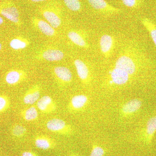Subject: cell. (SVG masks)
<instances>
[{
  "instance_id": "cell-5",
  "label": "cell",
  "mask_w": 156,
  "mask_h": 156,
  "mask_svg": "<svg viewBox=\"0 0 156 156\" xmlns=\"http://www.w3.org/2000/svg\"><path fill=\"white\" fill-rule=\"evenodd\" d=\"M30 22L34 28L46 36L53 37L57 35L55 29L46 20L33 16L31 18Z\"/></svg>"
},
{
  "instance_id": "cell-4",
  "label": "cell",
  "mask_w": 156,
  "mask_h": 156,
  "mask_svg": "<svg viewBox=\"0 0 156 156\" xmlns=\"http://www.w3.org/2000/svg\"><path fill=\"white\" fill-rule=\"evenodd\" d=\"M87 1L92 8L101 14L112 15L122 13L121 9L111 5L105 0H87Z\"/></svg>"
},
{
  "instance_id": "cell-24",
  "label": "cell",
  "mask_w": 156,
  "mask_h": 156,
  "mask_svg": "<svg viewBox=\"0 0 156 156\" xmlns=\"http://www.w3.org/2000/svg\"><path fill=\"white\" fill-rule=\"evenodd\" d=\"M124 5L131 8L136 9L142 5L143 0H121Z\"/></svg>"
},
{
  "instance_id": "cell-16",
  "label": "cell",
  "mask_w": 156,
  "mask_h": 156,
  "mask_svg": "<svg viewBox=\"0 0 156 156\" xmlns=\"http://www.w3.org/2000/svg\"><path fill=\"white\" fill-rule=\"evenodd\" d=\"M30 44L28 39L24 37L18 36L11 40L9 45L13 50H20L28 48Z\"/></svg>"
},
{
  "instance_id": "cell-8",
  "label": "cell",
  "mask_w": 156,
  "mask_h": 156,
  "mask_svg": "<svg viewBox=\"0 0 156 156\" xmlns=\"http://www.w3.org/2000/svg\"><path fill=\"white\" fill-rule=\"evenodd\" d=\"M46 126L49 131L59 134H68L70 131L69 126L61 119H51L47 122Z\"/></svg>"
},
{
  "instance_id": "cell-2",
  "label": "cell",
  "mask_w": 156,
  "mask_h": 156,
  "mask_svg": "<svg viewBox=\"0 0 156 156\" xmlns=\"http://www.w3.org/2000/svg\"><path fill=\"white\" fill-rule=\"evenodd\" d=\"M0 14L17 26L22 25L19 10L11 0H5L0 5Z\"/></svg>"
},
{
  "instance_id": "cell-20",
  "label": "cell",
  "mask_w": 156,
  "mask_h": 156,
  "mask_svg": "<svg viewBox=\"0 0 156 156\" xmlns=\"http://www.w3.org/2000/svg\"><path fill=\"white\" fill-rule=\"evenodd\" d=\"M21 115L23 119L26 121H33L35 120L38 116V113L34 106H31L21 112Z\"/></svg>"
},
{
  "instance_id": "cell-28",
  "label": "cell",
  "mask_w": 156,
  "mask_h": 156,
  "mask_svg": "<svg viewBox=\"0 0 156 156\" xmlns=\"http://www.w3.org/2000/svg\"><path fill=\"white\" fill-rule=\"evenodd\" d=\"M29 2H31L37 3L42 2H45V1H47V0H28Z\"/></svg>"
},
{
  "instance_id": "cell-12",
  "label": "cell",
  "mask_w": 156,
  "mask_h": 156,
  "mask_svg": "<svg viewBox=\"0 0 156 156\" xmlns=\"http://www.w3.org/2000/svg\"><path fill=\"white\" fill-rule=\"evenodd\" d=\"M41 87L38 84L34 85L26 92L23 101L26 105H33L40 99Z\"/></svg>"
},
{
  "instance_id": "cell-9",
  "label": "cell",
  "mask_w": 156,
  "mask_h": 156,
  "mask_svg": "<svg viewBox=\"0 0 156 156\" xmlns=\"http://www.w3.org/2000/svg\"><path fill=\"white\" fill-rule=\"evenodd\" d=\"M37 106L39 110L45 114L51 113L56 110V105L53 98L44 95L38 100Z\"/></svg>"
},
{
  "instance_id": "cell-15",
  "label": "cell",
  "mask_w": 156,
  "mask_h": 156,
  "mask_svg": "<svg viewBox=\"0 0 156 156\" xmlns=\"http://www.w3.org/2000/svg\"><path fill=\"white\" fill-rule=\"evenodd\" d=\"M34 144L37 148L43 150L53 148L55 145L53 140L43 135H38L35 137Z\"/></svg>"
},
{
  "instance_id": "cell-29",
  "label": "cell",
  "mask_w": 156,
  "mask_h": 156,
  "mask_svg": "<svg viewBox=\"0 0 156 156\" xmlns=\"http://www.w3.org/2000/svg\"><path fill=\"white\" fill-rule=\"evenodd\" d=\"M4 22V19H3L2 17H1V16H0V25H2V24Z\"/></svg>"
},
{
  "instance_id": "cell-3",
  "label": "cell",
  "mask_w": 156,
  "mask_h": 156,
  "mask_svg": "<svg viewBox=\"0 0 156 156\" xmlns=\"http://www.w3.org/2000/svg\"><path fill=\"white\" fill-rule=\"evenodd\" d=\"M64 57L63 51L55 48H43L37 51L34 56L37 60L48 62L59 61Z\"/></svg>"
},
{
  "instance_id": "cell-13",
  "label": "cell",
  "mask_w": 156,
  "mask_h": 156,
  "mask_svg": "<svg viewBox=\"0 0 156 156\" xmlns=\"http://www.w3.org/2000/svg\"><path fill=\"white\" fill-rule=\"evenodd\" d=\"M27 76L26 73L21 70H12L6 75L5 80L11 85H16L25 80Z\"/></svg>"
},
{
  "instance_id": "cell-21",
  "label": "cell",
  "mask_w": 156,
  "mask_h": 156,
  "mask_svg": "<svg viewBox=\"0 0 156 156\" xmlns=\"http://www.w3.org/2000/svg\"><path fill=\"white\" fill-rule=\"evenodd\" d=\"M63 2L70 11L79 12L82 9V5L80 0H63Z\"/></svg>"
},
{
  "instance_id": "cell-1",
  "label": "cell",
  "mask_w": 156,
  "mask_h": 156,
  "mask_svg": "<svg viewBox=\"0 0 156 156\" xmlns=\"http://www.w3.org/2000/svg\"><path fill=\"white\" fill-rule=\"evenodd\" d=\"M39 14L54 27H59L62 23V11L60 6L55 2H51L39 7Z\"/></svg>"
},
{
  "instance_id": "cell-23",
  "label": "cell",
  "mask_w": 156,
  "mask_h": 156,
  "mask_svg": "<svg viewBox=\"0 0 156 156\" xmlns=\"http://www.w3.org/2000/svg\"><path fill=\"white\" fill-rule=\"evenodd\" d=\"M12 132V134L15 137L20 138L23 137L25 135L27 132V130L24 126L17 125L14 126Z\"/></svg>"
},
{
  "instance_id": "cell-25",
  "label": "cell",
  "mask_w": 156,
  "mask_h": 156,
  "mask_svg": "<svg viewBox=\"0 0 156 156\" xmlns=\"http://www.w3.org/2000/svg\"><path fill=\"white\" fill-rule=\"evenodd\" d=\"M105 154L104 150L97 145H93L90 156H103Z\"/></svg>"
},
{
  "instance_id": "cell-6",
  "label": "cell",
  "mask_w": 156,
  "mask_h": 156,
  "mask_svg": "<svg viewBox=\"0 0 156 156\" xmlns=\"http://www.w3.org/2000/svg\"><path fill=\"white\" fill-rule=\"evenodd\" d=\"M110 83L117 86H122L128 83L131 78L127 73L120 69L114 67L109 72Z\"/></svg>"
},
{
  "instance_id": "cell-7",
  "label": "cell",
  "mask_w": 156,
  "mask_h": 156,
  "mask_svg": "<svg viewBox=\"0 0 156 156\" xmlns=\"http://www.w3.org/2000/svg\"><path fill=\"white\" fill-rule=\"evenodd\" d=\"M115 45L113 37L108 34H104L99 40V46L101 53L105 58H108L111 56Z\"/></svg>"
},
{
  "instance_id": "cell-18",
  "label": "cell",
  "mask_w": 156,
  "mask_h": 156,
  "mask_svg": "<svg viewBox=\"0 0 156 156\" xmlns=\"http://www.w3.org/2000/svg\"><path fill=\"white\" fill-rule=\"evenodd\" d=\"M142 25L149 33L156 48V25L153 21L146 17H142L140 19Z\"/></svg>"
},
{
  "instance_id": "cell-17",
  "label": "cell",
  "mask_w": 156,
  "mask_h": 156,
  "mask_svg": "<svg viewBox=\"0 0 156 156\" xmlns=\"http://www.w3.org/2000/svg\"><path fill=\"white\" fill-rule=\"evenodd\" d=\"M142 103L139 99H133L126 102L122 107V112L125 115H131L141 107Z\"/></svg>"
},
{
  "instance_id": "cell-30",
  "label": "cell",
  "mask_w": 156,
  "mask_h": 156,
  "mask_svg": "<svg viewBox=\"0 0 156 156\" xmlns=\"http://www.w3.org/2000/svg\"><path fill=\"white\" fill-rule=\"evenodd\" d=\"M69 156H79V154H72L69 155Z\"/></svg>"
},
{
  "instance_id": "cell-22",
  "label": "cell",
  "mask_w": 156,
  "mask_h": 156,
  "mask_svg": "<svg viewBox=\"0 0 156 156\" xmlns=\"http://www.w3.org/2000/svg\"><path fill=\"white\" fill-rule=\"evenodd\" d=\"M156 131V116L151 118L147 124L146 132L148 136H152Z\"/></svg>"
},
{
  "instance_id": "cell-27",
  "label": "cell",
  "mask_w": 156,
  "mask_h": 156,
  "mask_svg": "<svg viewBox=\"0 0 156 156\" xmlns=\"http://www.w3.org/2000/svg\"><path fill=\"white\" fill-rule=\"evenodd\" d=\"M22 156H39L35 153L32 151H24L23 153Z\"/></svg>"
},
{
  "instance_id": "cell-10",
  "label": "cell",
  "mask_w": 156,
  "mask_h": 156,
  "mask_svg": "<svg viewBox=\"0 0 156 156\" xmlns=\"http://www.w3.org/2000/svg\"><path fill=\"white\" fill-rule=\"evenodd\" d=\"M53 72L55 77L59 83L68 84L72 80V74L70 70L65 66H56L53 68Z\"/></svg>"
},
{
  "instance_id": "cell-31",
  "label": "cell",
  "mask_w": 156,
  "mask_h": 156,
  "mask_svg": "<svg viewBox=\"0 0 156 156\" xmlns=\"http://www.w3.org/2000/svg\"><path fill=\"white\" fill-rule=\"evenodd\" d=\"M2 49V44L1 43H0V51H1V50Z\"/></svg>"
},
{
  "instance_id": "cell-26",
  "label": "cell",
  "mask_w": 156,
  "mask_h": 156,
  "mask_svg": "<svg viewBox=\"0 0 156 156\" xmlns=\"http://www.w3.org/2000/svg\"><path fill=\"white\" fill-rule=\"evenodd\" d=\"M8 99L4 96H0V112L3 111L8 107Z\"/></svg>"
},
{
  "instance_id": "cell-11",
  "label": "cell",
  "mask_w": 156,
  "mask_h": 156,
  "mask_svg": "<svg viewBox=\"0 0 156 156\" xmlns=\"http://www.w3.org/2000/svg\"><path fill=\"white\" fill-rule=\"evenodd\" d=\"M74 64L80 80L84 83H87L90 77V73L87 65L83 60L79 58L75 59Z\"/></svg>"
},
{
  "instance_id": "cell-19",
  "label": "cell",
  "mask_w": 156,
  "mask_h": 156,
  "mask_svg": "<svg viewBox=\"0 0 156 156\" xmlns=\"http://www.w3.org/2000/svg\"><path fill=\"white\" fill-rule=\"evenodd\" d=\"M88 101V97L86 95H76L72 98L70 104L72 108L73 109H80L86 105Z\"/></svg>"
},
{
  "instance_id": "cell-14",
  "label": "cell",
  "mask_w": 156,
  "mask_h": 156,
  "mask_svg": "<svg viewBox=\"0 0 156 156\" xmlns=\"http://www.w3.org/2000/svg\"><path fill=\"white\" fill-rule=\"evenodd\" d=\"M67 37L71 41L78 47L85 48H89V44L83 33L79 31L70 30L68 32Z\"/></svg>"
}]
</instances>
